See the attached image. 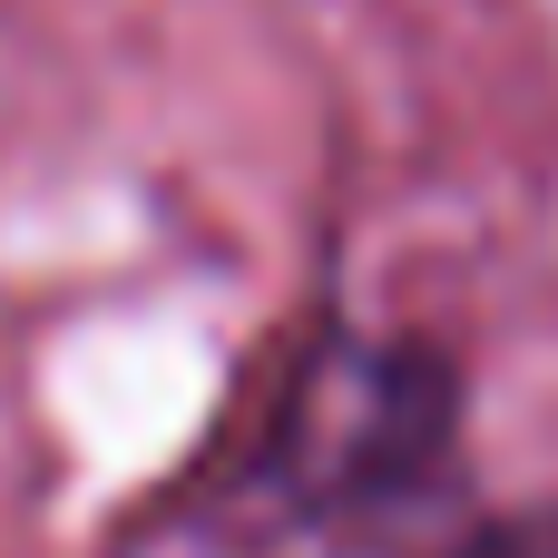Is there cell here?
Instances as JSON below:
<instances>
[{"mask_svg": "<svg viewBox=\"0 0 558 558\" xmlns=\"http://www.w3.org/2000/svg\"><path fill=\"white\" fill-rule=\"evenodd\" d=\"M441 461H451V363L422 343L333 353L284 422V481L324 520L392 510Z\"/></svg>", "mask_w": 558, "mask_h": 558, "instance_id": "1", "label": "cell"}, {"mask_svg": "<svg viewBox=\"0 0 558 558\" xmlns=\"http://www.w3.org/2000/svg\"><path fill=\"white\" fill-rule=\"evenodd\" d=\"M432 558H558V510H520V520H481L471 539H451V549Z\"/></svg>", "mask_w": 558, "mask_h": 558, "instance_id": "2", "label": "cell"}]
</instances>
